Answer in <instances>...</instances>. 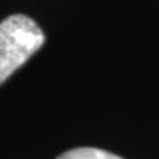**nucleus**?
I'll list each match as a JSON object with an SVG mask.
<instances>
[{"label": "nucleus", "instance_id": "2", "mask_svg": "<svg viewBox=\"0 0 159 159\" xmlns=\"http://www.w3.org/2000/svg\"><path fill=\"white\" fill-rule=\"evenodd\" d=\"M57 159H122V157L98 148H76L60 154Z\"/></svg>", "mask_w": 159, "mask_h": 159}, {"label": "nucleus", "instance_id": "1", "mask_svg": "<svg viewBox=\"0 0 159 159\" xmlns=\"http://www.w3.org/2000/svg\"><path fill=\"white\" fill-rule=\"evenodd\" d=\"M46 36L26 15H11L0 23V84L42 47Z\"/></svg>", "mask_w": 159, "mask_h": 159}]
</instances>
